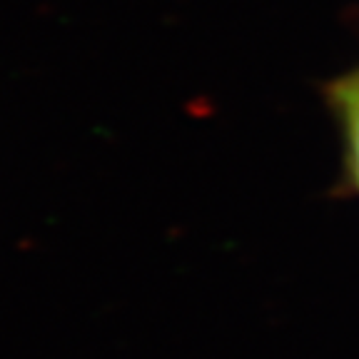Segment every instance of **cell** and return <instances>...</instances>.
<instances>
[{
  "mask_svg": "<svg viewBox=\"0 0 359 359\" xmlns=\"http://www.w3.org/2000/svg\"><path fill=\"white\" fill-rule=\"evenodd\" d=\"M339 102H342L344 123H347V135H349V147H352V160L354 170L359 177V78L352 83L342 85L337 93Z\"/></svg>",
  "mask_w": 359,
  "mask_h": 359,
  "instance_id": "cell-1",
  "label": "cell"
}]
</instances>
